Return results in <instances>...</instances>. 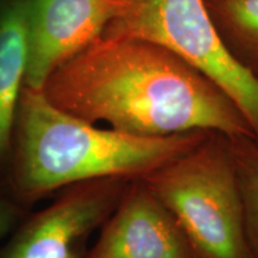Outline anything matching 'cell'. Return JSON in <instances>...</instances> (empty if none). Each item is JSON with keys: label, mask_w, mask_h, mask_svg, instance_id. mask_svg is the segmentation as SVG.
<instances>
[{"label": "cell", "mask_w": 258, "mask_h": 258, "mask_svg": "<svg viewBox=\"0 0 258 258\" xmlns=\"http://www.w3.org/2000/svg\"><path fill=\"white\" fill-rule=\"evenodd\" d=\"M24 208L10 194L0 191V241L6 239L23 220Z\"/></svg>", "instance_id": "cell-11"}, {"label": "cell", "mask_w": 258, "mask_h": 258, "mask_svg": "<svg viewBox=\"0 0 258 258\" xmlns=\"http://www.w3.org/2000/svg\"><path fill=\"white\" fill-rule=\"evenodd\" d=\"M212 131L139 137L99 128L24 85L16 116L6 178L23 207L64 186L104 177L141 178L182 156Z\"/></svg>", "instance_id": "cell-2"}, {"label": "cell", "mask_w": 258, "mask_h": 258, "mask_svg": "<svg viewBox=\"0 0 258 258\" xmlns=\"http://www.w3.org/2000/svg\"><path fill=\"white\" fill-rule=\"evenodd\" d=\"M29 9V2L15 0L0 10V169L4 170L27 76Z\"/></svg>", "instance_id": "cell-8"}, {"label": "cell", "mask_w": 258, "mask_h": 258, "mask_svg": "<svg viewBox=\"0 0 258 258\" xmlns=\"http://www.w3.org/2000/svg\"><path fill=\"white\" fill-rule=\"evenodd\" d=\"M244 212L245 238L250 258H258V143L238 135L228 137Z\"/></svg>", "instance_id": "cell-10"}, {"label": "cell", "mask_w": 258, "mask_h": 258, "mask_svg": "<svg viewBox=\"0 0 258 258\" xmlns=\"http://www.w3.org/2000/svg\"><path fill=\"white\" fill-rule=\"evenodd\" d=\"M86 258H196L169 209L141 178L129 180Z\"/></svg>", "instance_id": "cell-7"}, {"label": "cell", "mask_w": 258, "mask_h": 258, "mask_svg": "<svg viewBox=\"0 0 258 258\" xmlns=\"http://www.w3.org/2000/svg\"><path fill=\"white\" fill-rule=\"evenodd\" d=\"M141 179L175 217L196 258H250L227 135L212 131Z\"/></svg>", "instance_id": "cell-3"}, {"label": "cell", "mask_w": 258, "mask_h": 258, "mask_svg": "<svg viewBox=\"0 0 258 258\" xmlns=\"http://www.w3.org/2000/svg\"><path fill=\"white\" fill-rule=\"evenodd\" d=\"M131 179L104 177L60 189L49 206L23 218L6 237L0 258H86L90 237L110 217Z\"/></svg>", "instance_id": "cell-5"}, {"label": "cell", "mask_w": 258, "mask_h": 258, "mask_svg": "<svg viewBox=\"0 0 258 258\" xmlns=\"http://www.w3.org/2000/svg\"><path fill=\"white\" fill-rule=\"evenodd\" d=\"M57 108L139 137L215 131L252 138L234 103L172 51L139 38L101 35L47 79Z\"/></svg>", "instance_id": "cell-1"}, {"label": "cell", "mask_w": 258, "mask_h": 258, "mask_svg": "<svg viewBox=\"0 0 258 258\" xmlns=\"http://www.w3.org/2000/svg\"><path fill=\"white\" fill-rule=\"evenodd\" d=\"M131 0H32L25 86L42 90L61 64L123 15Z\"/></svg>", "instance_id": "cell-6"}, {"label": "cell", "mask_w": 258, "mask_h": 258, "mask_svg": "<svg viewBox=\"0 0 258 258\" xmlns=\"http://www.w3.org/2000/svg\"><path fill=\"white\" fill-rule=\"evenodd\" d=\"M208 6L220 18L234 56L258 76V0H213Z\"/></svg>", "instance_id": "cell-9"}, {"label": "cell", "mask_w": 258, "mask_h": 258, "mask_svg": "<svg viewBox=\"0 0 258 258\" xmlns=\"http://www.w3.org/2000/svg\"><path fill=\"white\" fill-rule=\"evenodd\" d=\"M102 35L150 41L172 51L234 103L258 143V76L232 53L205 0H131Z\"/></svg>", "instance_id": "cell-4"}]
</instances>
